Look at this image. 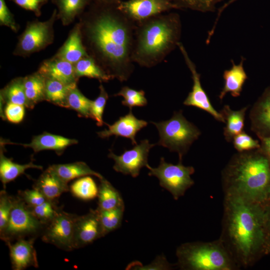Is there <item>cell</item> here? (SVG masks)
<instances>
[{"instance_id":"cell-1","label":"cell","mask_w":270,"mask_h":270,"mask_svg":"<svg viewBox=\"0 0 270 270\" xmlns=\"http://www.w3.org/2000/svg\"><path fill=\"white\" fill-rule=\"evenodd\" d=\"M222 240L240 269L264 256L263 206L239 197L224 196Z\"/></svg>"},{"instance_id":"cell-2","label":"cell","mask_w":270,"mask_h":270,"mask_svg":"<svg viewBox=\"0 0 270 270\" xmlns=\"http://www.w3.org/2000/svg\"><path fill=\"white\" fill-rule=\"evenodd\" d=\"M78 22L88 54L112 78H127L130 35L126 24L110 11L80 14Z\"/></svg>"},{"instance_id":"cell-3","label":"cell","mask_w":270,"mask_h":270,"mask_svg":"<svg viewBox=\"0 0 270 270\" xmlns=\"http://www.w3.org/2000/svg\"><path fill=\"white\" fill-rule=\"evenodd\" d=\"M224 196L264 205L270 200V164L260 148L238 152L222 172Z\"/></svg>"},{"instance_id":"cell-4","label":"cell","mask_w":270,"mask_h":270,"mask_svg":"<svg viewBox=\"0 0 270 270\" xmlns=\"http://www.w3.org/2000/svg\"><path fill=\"white\" fill-rule=\"evenodd\" d=\"M180 32V22L176 16L148 22L138 36L136 58L144 64H154L177 46Z\"/></svg>"},{"instance_id":"cell-5","label":"cell","mask_w":270,"mask_h":270,"mask_svg":"<svg viewBox=\"0 0 270 270\" xmlns=\"http://www.w3.org/2000/svg\"><path fill=\"white\" fill-rule=\"evenodd\" d=\"M176 266L182 270H238L240 268L222 240L194 242L176 250Z\"/></svg>"},{"instance_id":"cell-6","label":"cell","mask_w":270,"mask_h":270,"mask_svg":"<svg viewBox=\"0 0 270 270\" xmlns=\"http://www.w3.org/2000/svg\"><path fill=\"white\" fill-rule=\"evenodd\" d=\"M152 122L159 133L160 140L156 144L178 152L179 160H182L192 144L201 134L200 130L184 116L182 110L174 112L168 120Z\"/></svg>"},{"instance_id":"cell-7","label":"cell","mask_w":270,"mask_h":270,"mask_svg":"<svg viewBox=\"0 0 270 270\" xmlns=\"http://www.w3.org/2000/svg\"><path fill=\"white\" fill-rule=\"evenodd\" d=\"M45 224L32 214L30 208L18 196L4 231L0 234L1 240L6 244L20 238H36L41 235Z\"/></svg>"},{"instance_id":"cell-8","label":"cell","mask_w":270,"mask_h":270,"mask_svg":"<svg viewBox=\"0 0 270 270\" xmlns=\"http://www.w3.org/2000/svg\"><path fill=\"white\" fill-rule=\"evenodd\" d=\"M57 20V10L44 22L35 20L28 22L24 32L18 38L13 52L16 56L26 57L44 50L54 42V25Z\"/></svg>"},{"instance_id":"cell-9","label":"cell","mask_w":270,"mask_h":270,"mask_svg":"<svg viewBox=\"0 0 270 270\" xmlns=\"http://www.w3.org/2000/svg\"><path fill=\"white\" fill-rule=\"evenodd\" d=\"M150 176L156 177L160 186L168 190L176 200L183 196L186 190L194 184L191 176L194 172L192 166H184L182 160L176 164L167 162L164 158H161L158 167L154 168L147 164Z\"/></svg>"},{"instance_id":"cell-10","label":"cell","mask_w":270,"mask_h":270,"mask_svg":"<svg viewBox=\"0 0 270 270\" xmlns=\"http://www.w3.org/2000/svg\"><path fill=\"white\" fill-rule=\"evenodd\" d=\"M76 216L61 208L46 224L41 234L42 240L66 251L74 250L73 239Z\"/></svg>"},{"instance_id":"cell-11","label":"cell","mask_w":270,"mask_h":270,"mask_svg":"<svg viewBox=\"0 0 270 270\" xmlns=\"http://www.w3.org/2000/svg\"><path fill=\"white\" fill-rule=\"evenodd\" d=\"M155 145L150 144L148 140H144L132 149L125 150L120 156L110 151L108 157L114 162L113 166L114 170L136 178L139 175L140 169L148 164L150 150Z\"/></svg>"},{"instance_id":"cell-12","label":"cell","mask_w":270,"mask_h":270,"mask_svg":"<svg viewBox=\"0 0 270 270\" xmlns=\"http://www.w3.org/2000/svg\"><path fill=\"white\" fill-rule=\"evenodd\" d=\"M177 46L183 55L185 62L191 72L193 80L192 91L189 92L184 102V104L202 110L210 114L215 120L225 123L226 121L220 112H218L214 109L207 94L202 87L200 82V75L198 72L196 66L190 58L184 46L179 42Z\"/></svg>"},{"instance_id":"cell-13","label":"cell","mask_w":270,"mask_h":270,"mask_svg":"<svg viewBox=\"0 0 270 270\" xmlns=\"http://www.w3.org/2000/svg\"><path fill=\"white\" fill-rule=\"evenodd\" d=\"M103 236L97 209H90L86 214L76 216L73 239L74 249L85 246Z\"/></svg>"},{"instance_id":"cell-14","label":"cell","mask_w":270,"mask_h":270,"mask_svg":"<svg viewBox=\"0 0 270 270\" xmlns=\"http://www.w3.org/2000/svg\"><path fill=\"white\" fill-rule=\"evenodd\" d=\"M250 130L258 138L270 136V86L252 106L249 114Z\"/></svg>"},{"instance_id":"cell-15","label":"cell","mask_w":270,"mask_h":270,"mask_svg":"<svg viewBox=\"0 0 270 270\" xmlns=\"http://www.w3.org/2000/svg\"><path fill=\"white\" fill-rule=\"evenodd\" d=\"M148 122L136 118L132 110L124 116L120 117L112 124L108 126V129L97 132L102 138H108L112 136L129 138L132 144L136 145V136L142 128L148 125Z\"/></svg>"},{"instance_id":"cell-16","label":"cell","mask_w":270,"mask_h":270,"mask_svg":"<svg viewBox=\"0 0 270 270\" xmlns=\"http://www.w3.org/2000/svg\"><path fill=\"white\" fill-rule=\"evenodd\" d=\"M38 71L46 78L58 80L66 84H77L74 64L54 56L44 60Z\"/></svg>"},{"instance_id":"cell-17","label":"cell","mask_w":270,"mask_h":270,"mask_svg":"<svg viewBox=\"0 0 270 270\" xmlns=\"http://www.w3.org/2000/svg\"><path fill=\"white\" fill-rule=\"evenodd\" d=\"M35 238H20L14 244H6L14 270H22L30 266H38L36 251L34 247Z\"/></svg>"},{"instance_id":"cell-18","label":"cell","mask_w":270,"mask_h":270,"mask_svg":"<svg viewBox=\"0 0 270 270\" xmlns=\"http://www.w3.org/2000/svg\"><path fill=\"white\" fill-rule=\"evenodd\" d=\"M0 143L2 144H12L22 146L25 148H32L34 152L53 150L58 154H60L67 147L77 144L78 141L76 139L45 132L34 136L31 142L28 144L14 143L10 141L7 142L4 140L2 142L1 140Z\"/></svg>"},{"instance_id":"cell-19","label":"cell","mask_w":270,"mask_h":270,"mask_svg":"<svg viewBox=\"0 0 270 270\" xmlns=\"http://www.w3.org/2000/svg\"><path fill=\"white\" fill-rule=\"evenodd\" d=\"M170 6L176 7L162 0H130L122 4L119 8L130 17L140 20L159 14Z\"/></svg>"},{"instance_id":"cell-20","label":"cell","mask_w":270,"mask_h":270,"mask_svg":"<svg viewBox=\"0 0 270 270\" xmlns=\"http://www.w3.org/2000/svg\"><path fill=\"white\" fill-rule=\"evenodd\" d=\"M88 55L82 42L80 24L77 22L54 56L74 64Z\"/></svg>"},{"instance_id":"cell-21","label":"cell","mask_w":270,"mask_h":270,"mask_svg":"<svg viewBox=\"0 0 270 270\" xmlns=\"http://www.w3.org/2000/svg\"><path fill=\"white\" fill-rule=\"evenodd\" d=\"M245 58L242 57L240 62L236 64L232 60V66L225 70L223 74L224 80V86L218 95L220 100H222L228 92L234 97L240 96L242 87L248 78L244 67Z\"/></svg>"},{"instance_id":"cell-22","label":"cell","mask_w":270,"mask_h":270,"mask_svg":"<svg viewBox=\"0 0 270 270\" xmlns=\"http://www.w3.org/2000/svg\"><path fill=\"white\" fill-rule=\"evenodd\" d=\"M48 200H56L62 193L69 190L68 183L62 180L48 168L44 171L34 184Z\"/></svg>"},{"instance_id":"cell-23","label":"cell","mask_w":270,"mask_h":270,"mask_svg":"<svg viewBox=\"0 0 270 270\" xmlns=\"http://www.w3.org/2000/svg\"><path fill=\"white\" fill-rule=\"evenodd\" d=\"M48 168L66 183L74 178L87 176H94L99 179L104 178L98 172L92 170L83 162L54 164L50 166Z\"/></svg>"},{"instance_id":"cell-24","label":"cell","mask_w":270,"mask_h":270,"mask_svg":"<svg viewBox=\"0 0 270 270\" xmlns=\"http://www.w3.org/2000/svg\"><path fill=\"white\" fill-rule=\"evenodd\" d=\"M248 106L234 110L228 105H225L220 111L226 122L224 128V136L228 142H232L234 137L242 132L244 126L246 113Z\"/></svg>"},{"instance_id":"cell-25","label":"cell","mask_w":270,"mask_h":270,"mask_svg":"<svg viewBox=\"0 0 270 270\" xmlns=\"http://www.w3.org/2000/svg\"><path fill=\"white\" fill-rule=\"evenodd\" d=\"M2 148L0 152V179L4 190L8 183L24 174L26 170L31 168L42 169V166L36 164L32 162L24 164L16 163L4 156Z\"/></svg>"},{"instance_id":"cell-26","label":"cell","mask_w":270,"mask_h":270,"mask_svg":"<svg viewBox=\"0 0 270 270\" xmlns=\"http://www.w3.org/2000/svg\"><path fill=\"white\" fill-rule=\"evenodd\" d=\"M46 78L38 71L24 77L25 94L29 108L45 100Z\"/></svg>"},{"instance_id":"cell-27","label":"cell","mask_w":270,"mask_h":270,"mask_svg":"<svg viewBox=\"0 0 270 270\" xmlns=\"http://www.w3.org/2000/svg\"><path fill=\"white\" fill-rule=\"evenodd\" d=\"M98 194V210H110L124 206L120 192L106 179H100Z\"/></svg>"},{"instance_id":"cell-28","label":"cell","mask_w":270,"mask_h":270,"mask_svg":"<svg viewBox=\"0 0 270 270\" xmlns=\"http://www.w3.org/2000/svg\"><path fill=\"white\" fill-rule=\"evenodd\" d=\"M53 2L58 8L57 19L60 20L63 26H68L82 14L88 0H53Z\"/></svg>"},{"instance_id":"cell-29","label":"cell","mask_w":270,"mask_h":270,"mask_svg":"<svg viewBox=\"0 0 270 270\" xmlns=\"http://www.w3.org/2000/svg\"><path fill=\"white\" fill-rule=\"evenodd\" d=\"M0 100L2 104L12 103L24 106L29 108L25 94L24 78L18 77L12 80L0 90Z\"/></svg>"},{"instance_id":"cell-30","label":"cell","mask_w":270,"mask_h":270,"mask_svg":"<svg viewBox=\"0 0 270 270\" xmlns=\"http://www.w3.org/2000/svg\"><path fill=\"white\" fill-rule=\"evenodd\" d=\"M75 73L79 78L86 76L107 82L112 78L96 62L94 58L88 55L84 57L74 64Z\"/></svg>"},{"instance_id":"cell-31","label":"cell","mask_w":270,"mask_h":270,"mask_svg":"<svg viewBox=\"0 0 270 270\" xmlns=\"http://www.w3.org/2000/svg\"><path fill=\"white\" fill-rule=\"evenodd\" d=\"M46 79L45 100L66 108L68 93L72 87L77 85V84H66L55 80Z\"/></svg>"},{"instance_id":"cell-32","label":"cell","mask_w":270,"mask_h":270,"mask_svg":"<svg viewBox=\"0 0 270 270\" xmlns=\"http://www.w3.org/2000/svg\"><path fill=\"white\" fill-rule=\"evenodd\" d=\"M92 101L80 92L76 85L72 87L68 93L66 108L75 110L80 116L88 118L90 117Z\"/></svg>"},{"instance_id":"cell-33","label":"cell","mask_w":270,"mask_h":270,"mask_svg":"<svg viewBox=\"0 0 270 270\" xmlns=\"http://www.w3.org/2000/svg\"><path fill=\"white\" fill-rule=\"evenodd\" d=\"M96 209L104 236L120 228L123 218L124 206L110 210Z\"/></svg>"},{"instance_id":"cell-34","label":"cell","mask_w":270,"mask_h":270,"mask_svg":"<svg viewBox=\"0 0 270 270\" xmlns=\"http://www.w3.org/2000/svg\"><path fill=\"white\" fill-rule=\"evenodd\" d=\"M74 196L84 200H92L98 196V188L90 176H82L74 181L70 186Z\"/></svg>"},{"instance_id":"cell-35","label":"cell","mask_w":270,"mask_h":270,"mask_svg":"<svg viewBox=\"0 0 270 270\" xmlns=\"http://www.w3.org/2000/svg\"><path fill=\"white\" fill-rule=\"evenodd\" d=\"M114 96H122L124 100L122 102V105L132 110L134 106H144L147 104L145 93L142 90H137L128 86H124Z\"/></svg>"},{"instance_id":"cell-36","label":"cell","mask_w":270,"mask_h":270,"mask_svg":"<svg viewBox=\"0 0 270 270\" xmlns=\"http://www.w3.org/2000/svg\"><path fill=\"white\" fill-rule=\"evenodd\" d=\"M30 208L34 216L45 225L51 221L61 209L57 206L55 200H48Z\"/></svg>"},{"instance_id":"cell-37","label":"cell","mask_w":270,"mask_h":270,"mask_svg":"<svg viewBox=\"0 0 270 270\" xmlns=\"http://www.w3.org/2000/svg\"><path fill=\"white\" fill-rule=\"evenodd\" d=\"M99 88L100 92L98 96L92 101L90 118L96 121L97 126H100L104 123L103 114L108 96L102 84H100Z\"/></svg>"},{"instance_id":"cell-38","label":"cell","mask_w":270,"mask_h":270,"mask_svg":"<svg viewBox=\"0 0 270 270\" xmlns=\"http://www.w3.org/2000/svg\"><path fill=\"white\" fill-rule=\"evenodd\" d=\"M16 197L10 196L4 190L0 192V234L8 224Z\"/></svg>"},{"instance_id":"cell-39","label":"cell","mask_w":270,"mask_h":270,"mask_svg":"<svg viewBox=\"0 0 270 270\" xmlns=\"http://www.w3.org/2000/svg\"><path fill=\"white\" fill-rule=\"evenodd\" d=\"M234 146L238 152H242L260 148V142L253 138L244 131L235 136L232 140Z\"/></svg>"},{"instance_id":"cell-40","label":"cell","mask_w":270,"mask_h":270,"mask_svg":"<svg viewBox=\"0 0 270 270\" xmlns=\"http://www.w3.org/2000/svg\"><path fill=\"white\" fill-rule=\"evenodd\" d=\"M178 6L188 8L202 12H212L222 0H174Z\"/></svg>"},{"instance_id":"cell-41","label":"cell","mask_w":270,"mask_h":270,"mask_svg":"<svg viewBox=\"0 0 270 270\" xmlns=\"http://www.w3.org/2000/svg\"><path fill=\"white\" fill-rule=\"evenodd\" d=\"M173 266L168 262L164 256L161 255L148 265L144 266L139 262H133L127 266L126 270H168L172 269Z\"/></svg>"},{"instance_id":"cell-42","label":"cell","mask_w":270,"mask_h":270,"mask_svg":"<svg viewBox=\"0 0 270 270\" xmlns=\"http://www.w3.org/2000/svg\"><path fill=\"white\" fill-rule=\"evenodd\" d=\"M24 106L8 103L5 105L2 118L14 124H18L24 119L25 108Z\"/></svg>"},{"instance_id":"cell-43","label":"cell","mask_w":270,"mask_h":270,"mask_svg":"<svg viewBox=\"0 0 270 270\" xmlns=\"http://www.w3.org/2000/svg\"><path fill=\"white\" fill-rule=\"evenodd\" d=\"M18 194V196L30 207L40 205L48 200L41 192L34 188L32 190H20Z\"/></svg>"},{"instance_id":"cell-44","label":"cell","mask_w":270,"mask_h":270,"mask_svg":"<svg viewBox=\"0 0 270 270\" xmlns=\"http://www.w3.org/2000/svg\"><path fill=\"white\" fill-rule=\"evenodd\" d=\"M0 24L8 27L14 32H17L20 29L19 25L15 21L4 0H0Z\"/></svg>"},{"instance_id":"cell-45","label":"cell","mask_w":270,"mask_h":270,"mask_svg":"<svg viewBox=\"0 0 270 270\" xmlns=\"http://www.w3.org/2000/svg\"><path fill=\"white\" fill-rule=\"evenodd\" d=\"M22 8L33 12L39 16L41 14V8L48 0H10Z\"/></svg>"},{"instance_id":"cell-46","label":"cell","mask_w":270,"mask_h":270,"mask_svg":"<svg viewBox=\"0 0 270 270\" xmlns=\"http://www.w3.org/2000/svg\"><path fill=\"white\" fill-rule=\"evenodd\" d=\"M266 242L264 255L270 254V200L263 205Z\"/></svg>"},{"instance_id":"cell-47","label":"cell","mask_w":270,"mask_h":270,"mask_svg":"<svg viewBox=\"0 0 270 270\" xmlns=\"http://www.w3.org/2000/svg\"><path fill=\"white\" fill-rule=\"evenodd\" d=\"M237 0H229L226 2L218 10L217 12V16H216L214 24L211 28V30L208 32V35L206 38V44H208L211 39V38L212 37V35L214 34L216 26L217 25V24L218 22V21L220 17V16L222 12L224 10L227 8L230 4L234 3V2H236Z\"/></svg>"},{"instance_id":"cell-48","label":"cell","mask_w":270,"mask_h":270,"mask_svg":"<svg viewBox=\"0 0 270 270\" xmlns=\"http://www.w3.org/2000/svg\"><path fill=\"white\" fill-rule=\"evenodd\" d=\"M260 150L266 156L270 164V136L260 138Z\"/></svg>"},{"instance_id":"cell-49","label":"cell","mask_w":270,"mask_h":270,"mask_svg":"<svg viewBox=\"0 0 270 270\" xmlns=\"http://www.w3.org/2000/svg\"><path fill=\"white\" fill-rule=\"evenodd\" d=\"M106 0V1H107V0Z\"/></svg>"}]
</instances>
